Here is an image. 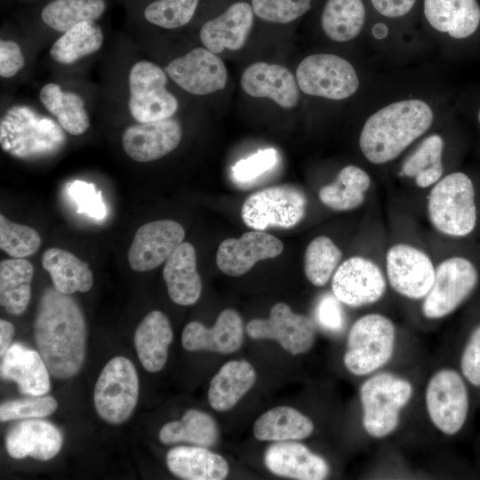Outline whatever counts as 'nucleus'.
<instances>
[{
	"mask_svg": "<svg viewBox=\"0 0 480 480\" xmlns=\"http://www.w3.org/2000/svg\"><path fill=\"white\" fill-rule=\"evenodd\" d=\"M181 137L180 124L165 118L129 126L123 133L122 145L130 158L146 163L160 159L174 150Z\"/></svg>",
	"mask_w": 480,
	"mask_h": 480,
	"instance_id": "6ab92c4d",
	"label": "nucleus"
},
{
	"mask_svg": "<svg viewBox=\"0 0 480 480\" xmlns=\"http://www.w3.org/2000/svg\"><path fill=\"white\" fill-rule=\"evenodd\" d=\"M296 80L306 94L331 100L347 99L359 86L351 63L330 53H316L305 58L297 68Z\"/></svg>",
	"mask_w": 480,
	"mask_h": 480,
	"instance_id": "9b49d317",
	"label": "nucleus"
},
{
	"mask_svg": "<svg viewBox=\"0 0 480 480\" xmlns=\"http://www.w3.org/2000/svg\"><path fill=\"white\" fill-rule=\"evenodd\" d=\"M41 237L34 228L9 220L0 214V248L12 258H24L37 252Z\"/></svg>",
	"mask_w": 480,
	"mask_h": 480,
	"instance_id": "37998d69",
	"label": "nucleus"
},
{
	"mask_svg": "<svg viewBox=\"0 0 480 480\" xmlns=\"http://www.w3.org/2000/svg\"><path fill=\"white\" fill-rule=\"evenodd\" d=\"M256 380L253 366L245 360L227 362L213 376L208 389V402L212 409H232L252 388Z\"/></svg>",
	"mask_w": 480,
	"mask_h": 480,
	"instance_id": "c756f323",
	"label": "nucleus"
},
{
	"mask_svg": "<svg viewBox=\"0 0 480 480\" xmlns=\"http://www.w3.org/2000/svg\"><path fill=\"white\" fill-rule=\"evenodd\" d=\"M15 334V329L12 324L1 319L0 320V356H3L4 353L11 347L13 337Z\"/></svg>",
	"mask_w": 480,
	"mask_h": 480,
	"instance_id": "864d4df0",
	"label": "nucleus"
},
{
	"mask_svg": "<svg viewBox=\"0 0 480 480\" xmlns=\"http://www.w3.org/2000/svg\"><path fill=\"white\" fill-rule=\"evenodd\" d=\"M267 468L276 476L297 480H322L330 473L328 462L297 442H276L264 455Z\"/></svg>",
	"mask_w": 480,
	"mask_h": 480,
	"instance_id": "4be33fe9",
	"label": "nucleus"
},
{
	"mask_svg": "<svg viewBox=\"0 0 480 480\" xmlns=\"http://www.w3.org/2000/svg\"><path fill=\"white\" fill-rule=\"evenodd\" d=\"M139 397V379L133 364L115 356L103 367L93 393L97 414L104 421L118 425L132 414Z\"/></svg>",
	"mask_w": 480,
	"mask_h": 480,
	"instance_id": "0eeeda50",
	"label": "nucleus"
},
{
	"mask_svg": "<svg viewBox=\"0 0 480 480\" xmlns=\"http://www.w3.org/2000/svg\"><path fill=\"white\" fill-rule=\"evenodd\" d=\"M58 408L56 399L50 396H30V397L9 400L0 405L1 421L39 419L51 415Z\"/></svg>",
	"mask_w": 480,
	"mask_h": 480,
	"instance_id": "c03bdc74",
	"label": "nucleus"
},
{
	"mask_svg": "<svg viewBox=\"0 0 480 480\" xmlns=\"http://www.w3.org/2000/svg\"><path fill=\"white\" fill-rule=\"evenodd\" d=\"M244 340V322L234 309L220 312L212 327L199 322L188 323L181 335V344L188 351L207 350L230 354L238 350Z\"/></svg>",
	"mask_w": 480,
	"mask_h": 480,
	"instance_id": "aec40b11",
	"label": "nucleus"
},
{
	"mask_svg": "<svg viewBox=\"0 0 480 480\" xmlns=\"http://www.w3.org/2000/svg\"><path fill=\"white\" fill-rule=\"evenodd\" d=\"M173 332L167 316L159 310L148 313L134 332V346L143 368L149 372L161 371L168 356Z\"/></svg>",
	"mask_w": 480,
	"mask_h": 480,
	"instance_id": "bb28decb",
	"label": "nucleus"
},
{
	"mask_svg": "<svg viewBox=\"0 0 480 480\" xmlns=\"http://www.w3.org/2000/svg\"><path fill=\"white\" fill-rule=\"evenodd\" d=\"M466 380L452 368H442L428 380L425 404L432 424L446 436L458 434L464 427L469 411Z\"/></svg>",
	"mask_w": 480,
	"mask_h": 480,
	"instance_id": "1a4fd4ad",
	"label": "nucleus"
},
{
	"mask_svg": "<svg viewBox=\"0 0 480 480\" xmlns=\"http://www.w3.org/2000/svg\"><path fill=\"white\" fill-rule=\"evenodd\" d=\"M386 289V277L380 267L363 256H352L343 261L332 277V294L351 308L379 301Z\"/></svg>",
	"mask_w": 480,
	"mask_h": 480,
	"instance_id": "4468645a",
	"label": "nucleus"
},
{
	"mask_svg": "<svg viewBox=\"0 0 480 480\" xmlns=\"http://www.w3.org/2000/svg\"><path fill=\"white\" fill-rule=\"evenodd\" d=\"M167 77L160 67L150 61L135 63L129 74V110L139 123L170 118L178 100L165 89Z\"/></svg>",
	"mask_w": 480,
	"mask_h": 480,
	"instance_id": "f8f14e48",
	"label": "nucleus"
},
{
	"mask_svg": "<svg viewBox=\"0 0 480 480\" xmlns=\"http://www.w3.org/2000/svg\"><path fill=\"white\" fill-rule=\"evenodd\" d=\"M460 367L464 379L480 388V324L474 328L464 346Z\"/></svg>",
	"mask_w": 480,
	"mask_h": 480,
	"instance_id": "09e8293b",
	"label": "nucleus"
},
{
	"mask_svg": "<svg viewBox=\"0 0 480 480\" xmlns=\"http://www.w3.org/2000/svg\"><path fill=\"white\" fill-rule=\"evenodd\" d=\"M163 277L171 300L181 306L195 304L202 292L194 246L183 242L166 260Z\"/></svg>",
	"mask_w": 480,
	"mask_h": 480,
	"instance_id": "a878e982",
	"label": "nucleus"
},
{
	"mask_svg": "<svg viewBox=\"0 0 480 480\" xmlns=\"http://www.w3.org/2000/svg\"><path fill=\"white\" fill-rule=\"evenodd\" d=\"M424 13L434 28L458 39L471 36L480 23L476 0H424Z\"/></svg>",
	"mask_w": 480,
	"mask_h": 480,
	"instance_id": "c85d7f7f",
	"label": "nucleus"
},
{
	"mask_svg": "<svg viewBox=\"0 0 480 480\" xmlns=\"http://www.w3.org/2000/svg\"><path fill=\"white\" fill-rule=\"evenodd\" d=\"M253 12L260 19L274 23H289L311 7V0H252Z\"/></svg>",
	"mask_w": 480,
	"mask_h": 480,
	"instance_id": "a18cd8bd",
	"label": "nucleus"
},
{
	"mask_svg": "<svg viewBox=\"0 0 480 480\" xmlns=\"http://www.w3.org/2000/svg\"><path fill=\"white\" fill-rule=\"evenodd\" d=\"M276 162L277 153L274 148L259 150L236 162L231 169L232 175L237 182H251L272 169Z\"/></svg>",
	"mask_w": 480,
	"mask_h": 480,
	"instance_id": "49530a36",
	"label": "nucleus"
},
{
	"mask_svg": "<svg viewBox=\"0 0 480 480\" xmlns=\"http://www.w3.org/2000/svg\"><path fill=\"white\" fill-rule=\"evenodd\" d=\"M283 250V243L276 236L261 230L249 231L239 238L223 240L217 250L216 263L224 274L239 276L258 261L277 257Z\"/></svg>",
	"mask_w": 480,
	"mask_h": 480,
	"instance_id": "a211bd4d",
	"label": "nucleus"
},
{
	"mask_svg": "<svg viewBox=\"0 0 480 480\" xmlns=\"http://www.w3.org/2000/svg\"><path fill=\"white\" fill-rule=\"evenodd\" d=\"M340 302L333 294H326L318 301L316 316L324 328L335 331L342 327L343 312Z\"/></svg>",
	"mask_w": 480,
	"mask_h": 480,
	"instance_id": "8fccbe9b",
	"label": "nucleus"
},
{
	"mask_svg": "<svg viewBox=\"0 0 480 480\" xmlns=\"http://www.w3.org/2000/svg\"><path fill=\"white\" fill-rule=\"evenodd\" d=\"M478 120H479V122H480V110H479V112H478Z\"/></svg>",
	"mask_w": 480,
	"mask_h": 480,
	"instance_id": "6e6d98bb",
	"label": "nucleus"
},
{
	"mask_svg": "<svg viewBox=\"0 0 480 480\" xmlns=\"http://www.w3.org/2000/svg\"><path fill=\"white\" fill-rule=\"evenodd\" d=\"M443 138L439 134L429 135L404 162L400 175L414 179L422 188L433 186L443 175Z\"/></svg>",
	"mask_w": 480,
	"mask_h": 480,
	"instance_id": "e433bc0d",
	"label": "nucleus"
},
{
	"mask_svg": "<svg viewBox=\"0 0 480 480\" xmlns=\"http://www.w3.org/2000/svg\"><path fill=\"white\" fill-rule=\"evenodd\" d=\"M396 339L394 323L388 316L372 313L351 326L343 363L353 375L365 376L384 366L392 357Z\"/></svg>",
	"mask_w": 480,
	"mask_h": 480,
	"instance_id": "39448f33",
	"label": "nucleus"
},
{
	"mask_svg": "<svg viewBox=\"0 0 480 480\" xmlns=\"http://www.w3.org/2000/svg\"><path fill=\"white\" fill-rule=\"evenodd\" d=\"M371 186L369 174L356 165L343 167L336 180L323 186L318 192L320 201L335 211H350L363 204Z\"/></svg>",
	"mask_w": 480,
	"mask_h": 480,
	"instance_id": "473e14b6",
	"label": "nucleus"
},
{
	"mask_svg": "<svg viewBox=\"0 0 480 480\" xmlns=\"http://www.w3.org/2000/svg\"><path fill=\"white\" fill-rule=\"evenodd\" d=\"M168 469L185 480H222L229 467L220 454L203 446H176L166 454Z\"/></svg>",
	"mask_w": 480,
	"mask_h": 480,
	"instance_id": "cd10ccee",
	"label": "nucleus"
},
{
	"mask_svg": "<svg viewBox=\"0 0 480 480\" xmlns=\"http://www.w3.org/2000/svg\"><path fill=\"white\" fill-rule=\"evenodd\" d=\"M427 211L430 223L438 232L452 237L471 234L477 222L471 179L461 172L441 178L429 191Z\"/></svg>",
	"mask_w": 480,
	"mask_h": 480,
	"instance_id": "7ed1b4c3",
	"label": "nucleus"
},
{
	"mask_svg": "<svg viewBox=\"0 0 480 480\" xmlns=\"http://www.w3.org/2000/svg\"><path fill=\"white\" fill-rule=\"evenodd\" d=\"M342 253L334 242L325 236L314 238L304 254V271L315 286H323L332 277Z\"/></svg>",
	"mask_w": 480,
	"mask_h": 480,
	"instance_id": "a19ab883",
	"label": "nucleus"
},
{
	"mask_svg": "<svg viewBox=\"0 0 480 480\" xmlns=\"http://www.w3.org/2000/svg\"><path fill=\"white\" fill-rule=\"evenodd\" d=\"M25 64L22 52L12 40L0 41V76L4 78L14 76Z\"/></svg>",
	"mask_w": 480,
	"mask_h": 480,
	"instance_id": "3c124183",
	"label": "nucleus"
},
{
	"mask_svg": "<svg viewBox=\"0 0 480 480\" xmlns=\"http://www.w3.org/2000/svg\"><path fill=\"white\" fill-rule=\"evenodd\" d=\"M413 394L412 384L391 372H379L366 379L359 388L363 427L372 438H384L398 427L401 411Z\"/></svg>",
	"mask_w": 480,
	"mask_h": 480,
	"instance_id": "20e7f679",
	"label": "nucleus"
},
{
	"mask_svg": "<svg viewBox=\"0 0 480 480\" xmlns=\"http://www.w3.org/2000/svg\"><path fill=\"white\" fill-rule=\"evenodd\" d=\"M245 331L254 340H275L292 355L308 351L316 340L313 321L306 316L295 314L283 302L275 304L268 318L251 320Z\"/></svg>",
	"mask_w": 480,
	"mask_h": 480,
	"instance_id": "2eb2a0df",
	"label": "nucleus"
},
{
	"mask_svg": "<svg viewBox=\"0 0 480 480\" xmlns=\"http://www.w3.org/2000/svg\"><path fill=\"white\" fill-rule=\"evenodd\" d=\"M27 1H33V0H27Z\"/></svg>",
	"mask_w": 480,
	"mask_h": 480,
	"instance_id": "4d7b16f0",
	"label": "nucleus"
},
{
	"mask_svg": "<svg viewBox=\"0 0 480 480\" xmlns=\"http://www.w3.org/2000/svg\"><path fill=\"white\" fill-rule=\"evenodd\" d=\"M62 444V435L58 428L38 418L19 421L5 436V448L13 459L31 457L49 460L59 453Z\"/></svg>",
	"mask_w": 480,
	"mask_h": 480,
	"instance_id": "412c9836",
	"label": "nucleus"
},
{
	"mask_svg": "<svg viewBox=\"0 0 480 480\" xmlns=\"http://www.w3.org/2000/svg\"><path fill=\"white\" fill-rule=\"evenodd\" d=\"M436 267L422 250L396 244L386 253V274L392 289L409 300H423L435 278Z\"/></svg>",
	"mask_w": 480,
	"mask_h": 480,
	"instance_id": "ddd939ff",
	"label": "nucleus"
},
{
	"mask_svg": "<svg viewBox=\"0 0 480 480\" xmlns=\"http://www.w3.org/2000/svg\"><path fill=\"white\" fill-rule=\"evenodd\" d=\"M185 230L172 220H154L142 225L136 232L128 252L131 268L149 271L166 260L183 243Z\"/></svg>",
	"mask_w": 480,
	"mask_h": 480,
	"instance_id": "dca6fc26",
	"label": "nucleus"
},
{
	"mask_svg": "<svg viewBox=\"0 0 480 480\" xmlns=\"http://www.w3.org/2000/svg\"><path fill=\"white\" fill-rule=\"evenodd\" d=\"M313 430L311 419L286 405L267 411L253 425V435L260 441L301 440L309 436Z\"/></svg>",
	"mask_w": 480,
	"mask_h": 480,
	"instance_id": "2f4dec72",
	"label": "nucleus"
},
{
	"mask_svg": "<svg viewBox=\"0 0 480 480\" xmlns=\"http://www.w3.org/2000/svg\"><path fill=\"white\" fill-rule=\"evenodd\" d=\"M1 358L2 379L14 381L21 394L44 396L49 392L50 372L38 351L13 343Z\"/></svg>",
	"mask_w": 480,
	"mask_h": 480,
	"instance_id": "393cba45",
	"label": "nucleus"
},
{
	"mask_svg": "<svg viewBox=\"0 0 480 480\" xmlns=\"http://www.w3.org/2000/svg\"><path fill=\"white\" fill-rule=\"evenodd\" d=\"M158 436L165 445L187 443L210 447L216 444L219 429L215 420L208 413L189 409L180 420L164 424Z\"/></svg>",
	"mask_w": 480,
	"mask_h": 480,
	"instance_id": "f704fd0d",
	"label": "nucleus"
},
{
	"mask_svg": "<svg viewBox=\"0 0 480 480\" xmlns=\"http://www.w3.org/2000/svg\"><path fill=\"white\" fill-rule=\"evenodd\" d=\"M372 36L377 39H383L388 33V27L383 23H377L372 27Z\"/></svg>",
	"mask_w": 480,
	"mask_h": 480,
	"instance_id": "5fc2aeb1",
	"label": "nucleus"
},
{
	"mask_svg": "<svg viewBox=\"0 0 480 480\" xmlns=\"http://www.w3.org/2000/svg\"><path fill=\"white\" fill-rule=\"evenodd\" d=\"M165 71L180 87L196 95L222 90L227 83L223 61L214 52L201 47L172 60Z\"/></svg>",
	"mask_w": 480,
	"mask_h": 480,
	"instance_id": "f3484780",
	"label": "nucleus"
},
{
	"mask_svg": "<svg viewBox=\"0 0 480 480\" xmlns=\"http://www.w3.org/2000/svg\"><path fill=\"white\" fill-rule=\"evenodd\" d=\"M68 193L76 204L77 212L101 220L106 215V208L100 191L93 184L75 180L68 185Z\"/></svg>",
	"mask_w": 480,
	"mask_h": 480,
	"instance_id": "de8ad7c7",
	"label": "nucleus"
},
{
	"mask_svg": "<svg viewBox=\"0 0 480 480\" xmlns=\"http://www.w3.org/2000/svg\"><path fill=\"white\" fill-rule=\"evenodd\" d=\"M365 18L362 0H327L321 23L325 35L336 42H347L361 31Z\"/></svg>",
	"mask_w": 480,
	"mask_h": 480,
	"instance_id": "4c0bfd02",
	"label": "nucleus"
},
{
	"mask_svg": "<svg viewBox=\"0 0 480 480\" xmlns=\"http://www.w3.org/2000/svg\"><path fill=\"white\" fill-rule=\"evenodd\" d=\"M432 122V110L423 100L391 103L366 120L359 137L360 149L369 162L386 164L426 132Z\"/></svg>",
	"mask_w": 480,
	"mask_h": 480,
	"instance_id": "f03ea898",
	"label": "nucleus"
},
{
	"mask_svg": "<svg viewBox=\"0 0 480 480\" xmlns=\"http://www.w3.org/2000/svg\"><path fill=\"white\" fill-rule=\"evenodd\" d=\"M199 0H156L144 10L149 23L164 28H176L188 24L194 16Z\"/></svg>",
	"mask_w": 480,
	"mask_h": 480,
	"instance_id": "79ce46f5",
	"label": "nucleus"
},
{
	"mask_svg": "<svg viewBox=\"0 0 480 480\" xmlns=\"http://www.w3.org/2000/svg\"><path fill=\"white\" fill-rule=\"evenodd\" d=\"M39 99L68 133L80 135L89 128L90 121L84 102L78 94L63 92L59 84L51 83L41 88Z\"/></svg>",
	"mask_w": 480,
	"mask_h": 480,
	"instance_id": "c9c22d12",
	"label": "nucleus"
},
{
	"mask_svg": "<svg viewBox=\"0 0 480 480\" xmlns=\"http://www.w3.org/2000/svg\"><path fill=\"white\" fill-rule=\"evenodd\" d=\"M306 207V196L298 188L273 186L249 196L243 204L241 217L254 230L290 228L304 218Z\"/></svg>",
	"mask_w": 480,
	"mask_h": 480,
	"instance_id": "9d476101",
	"label": "nucleus"
},
{
	"mask_svg": "<svg viewBox=\"0 0 480 480\" xmlns=\"http://www.w3.org/2000/svg\"><path fill=\"white\" fill-rule=\"evenodd\" d=\"M373 7L382 15L389 18L406 14L416 0H371Z\"/></svg>",
	"mask_w": 480,
	"mask_h": 480,
	"instance_id": "603ef678",
	"label": "nucleus"
},
{
	"mask_svg": "<svg viewBox=\"0 0 480 480\" xmlns=\"http://www.w3.org/2000/svg\"><path fill=\"white\" fill-rule=\"evenodd\" d=\"M241 86L250 96L269 98L280 107L292 108L299 101L298 84L285 67L255 62L244 71Z\"/></svg>",
	"mask_w": 480,
	"mask_h": 480,
	"instance_id": "5701e85b",
	"label": "nucleus"
},
{
	"mask_svg": "<svg viewBox=\"0 0 480 480\" xmlns=\"http://www.w3.org/2000/svg\"><path fill=\"white\" fill-rule=\"evenodd\" d=\"M253 14L252 5L246 2L231 4L223 13L202 26L200 39L203 44L214 53L224 49H241L252 28Z\"/></svg>",
	"mask_w": 480,
	"mask_h": 480,
	"instance_id": "b1692460",
	"label": "nucleus"
},
{
	"mask_svg": "<svg viewBox=\"0 0 480 480\" xmlns=\"http://www.w3.org/2000/svg\"><path fill=\"white\" fill-rule=\"evenodd\" d=\"M105 8L104 0H54L43 8L41 18L51 28L66 32L84 21H95Z\"/></svg>",
	"mask_w": 480,
	"mask_h": 480,
	"instance_id": "ea45409f",
	"label": "nucleus"
},
{
	"mask_svg": "<svg viewBox=\"0 0 480 480\" xmlns=\"http://www.w3.org/2000/svg\"><path fill=\"white\" fill-rule=\"evenodd\" d=\"M103 33L95 21L79 23L57 39L50 55L58 63L71 64L97 52L102 45Z\"/></svg>",
	"mask_w": 480,
	"mask_h": 480,
	"instance_id": "58836bf2",
	"label": "nucleus"
},
{
	"mask_svg": "<svg viewBox=\"0 0 480 480\" xmlns=\"http://www.w3.org/2000/svg\"><path fill=\"white\" fill-rule=\"evenodd\" d=\"M42 266L52 278L53 287L61 293L86 292L93 284V275L89 265L73 253L49 248L42 256Z\"/></svg>",
	"mask_w": 480,
	"mask_h": 480,
	"instance_id": "7c9ffc66",
	"label": "nucleus"
},
{
	"mask_svg": "<svg viewBox=\"0 0 480 480\" xmlns=\"http://www.w3.org/2000/svg\"><path fill=\"white\" fill-rule=\"evenodd\" d=\"M64 141V133L54 121L26 107H14L1 119L2 148L16 157L44 156L59 150Z\"/></svg>",
	"mask_w": 480,
	"mask_h": 480,
	"instance_id": "423d86ee",
	"label": "nucleus"
},
{
	"mask_svg": "<svg viewBox=\"0 0 480 480\" xmlns=\"http://www.w3.org/2000/svg\"><path fill=\"white\" fill-rule=\"evenodd\" d=\"M479 274L463 256H452L436 267L433 284L423 299L421 310L428 319L444 318L454 312L475 291Z\"/></svg>",
	"mask_w": 480,
	"mask_h": 480,
	"instance_id": "6e6552de",
	"label": "nucleus"
},
{
	"mask_svg": "<svg viewBox=\"0 0 480 480\" xmlns=\"http://www.w3.org/2000/svg\"><path fill=\"white\" fill-rule=\"evenodd\" d=\"M34 338L52 376L66 380L79 372L86 354L87 327L70 294L45 289L37 305Z\"/></svg>",
	"mask_w": 480,
	"mask_h": 480,
	"instance_id": "f257e3e1",
	"label": "nucleus"
},
{
	"mask_svg": "<svg viewBox=\"0 0 480 480\" xmlns=\"http://www.w3.org/2000/svg\"><path fill=\"white\" fill-rule=\"evenodd\" d=\"M33 265L22 258L0 263V303L7 313L19 316L27 309L31 299Z\"/></svg>",
	"mask_w": 480,
	"mask_h": 480,
	"instance_id": "72a5a7b5",
	"label": "nucleus"
}]
</instances>
